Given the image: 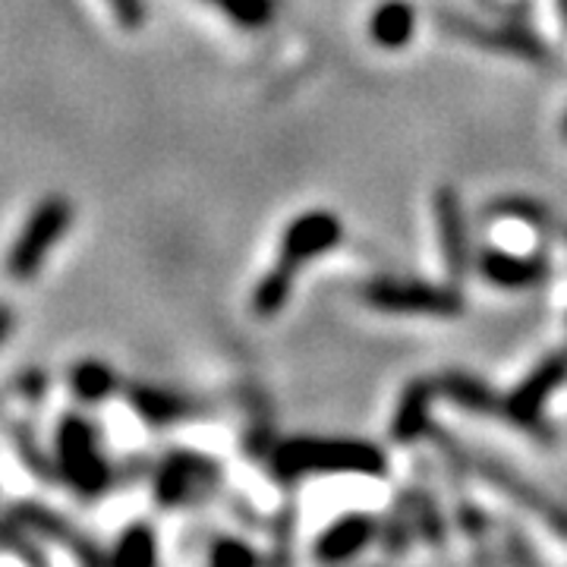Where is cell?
<instances>
[{"label": "cell", "mask_w": 567, "mask_h": 567, "mask_svg": "<svg viewBox=\"0 0 567 567\" xmlns=\"http://www.w3.org/2000/svg\"><path fill=\"white\" fill-rule=\"evenodd\" d=\"M51 451H54V464H58V480L80 502H99L102 495L111 492L117 470L107 461L99 429L92 425L89 416H82L76 410L61 413V420L54 425Z\"/></svg>", "instance_id": "1"}, {"label": "cell", "mask_w": 567, "mask_h": 567, "mask_svg": "<svg viewBox=\"0 0 567 567\" xmlns=\"http://www.w3.org/2000/svg\"><path fill=\"white\" fill-rule=\"evenodd\" d=\"M70 227H73V203L66 196H61V193L44 196L29 212V218L22 221L13 244L7 246L3 275L17 284L35 281L44 262H48V256L70 234Z\"/></svg>", "instance_id": "2"}, {"label": "cell", "mask_w": 567, "mask_h": 567, "mask_svg": "<svg viewBox=\"0 0 567 567\" xmlns=\"http://www.w3.org/2000/svg\"><path fill=\"white\" fill-rule=\"evenodd\" d=\"M275 466L287 480H297L306 473H363V476H382L385 473V454L365 442H312L297 439L278 447Z\"/></svg>", "instance_id": "3"}, {"label": "cell", "mask_w": 567, "mask_h": 567, "mask_svg": "<svg viewBox=\"0 0 567 567\" xmlns=\"http://www.w3.org/2000/svg\"><path fill=\"white\" fill-rule=\"evenodd\" d=\"M365 300L385 312H429V316H457L464 300L454 287H435L423 281H375L365 287Z\"/></svg>", "instance_id": "4"}, {"label": "cell", "mask_w": 567, "mask_h": 567, "mask_svg": "<svg viewBox=\"0 0 567 567\" xmlns=\"http://www.w3.org/2000/svg\"><path fill=\"white\" fill-rule=\"evenodd\" d=\"M341 237H344V224L338 221L331 212H306L293 224H287L281 237V252H278L275 265L297 275L303 262L341 244Z\"/></svg>", "instance_id": "5"}, {"label": "cell", "mask_w": 567, "mask_h": 567, "mask_svg": "<svg viewBox=\"0 0 567 567\" xmlns=\"http://www.w3.org/2000/svg\"><path fill=\"white\" fill-rule=\"evenodd\" d=\"M10 517L20 520L22 527L32 529L44 543H54V546L66 548L80 561H89V565L111 561V555H104L102 548L95 546L80 527H73L66 517H61L54 507L41 505V502H20V505L10 511Z\"/></svg>", "instance_id": "6"}, {"label": "cell", "mask_w": 567, "mask_h": 567, "mask_svg": "<svg viewBox=\"0 0 567 567\" xmlns=\"http://www.w3.org/2000/svg\"><path fill=\"white\" fill-rule=\"evenodd\" d=\"M567 379V350L561 353H551L546 363L539 365L536 372H529L527 382L517 388L507 401H502L498 410H505L507 420H514L524 429L533 432H546L543 425V404L548 401V394L561 385Z\"/></svg>", "instance_id": "7"}, {"label": "cell", "mask_w": 567, "mask_h": 567, "mask_svg": "<svg viewBox=\"0 0 567 567\" xmlns=\"http://www.w3.org/2000/svg\"><path fill=\"white\" fill-rule=\"evenodd\" d=\"M215 480H218V470L212 461H205L199 454L177 451L155 473V502L162 507L186 505V502L199 498L205 488H212Z\"/></svg>", "instance_id": "8"}, {"label": "cell", "mask_w": 567, "mask_h": 567, "mask_svg": "<svg viewBox=\"0 0 567 567\" xmlns=\"http://www.w3.org/2000/svg\"><path fill=\"white\" fill-rule=\"evenodd\" d=\"M435 221H439V237H442V252H445L451 278H461L470 268V244H466V221L457 193L451 186H442L435 193Z\"/></svg>", "instance_id": "9"}, {"label": "cell", "mask_w": 567, "mask_h": 567, "mask_svg": "<svg viewBox=\"0 0 567 567\" xmlns=\"http://www.w3.org/2000/svg\"><path fill=\"white\" fill-rule=\"evenodd\" d=\"M372 536H375L372 517L350 514V517L324 529L319 543H316V555H319V561H344V558H353L360 548L369 546Z\"/></svg>", "instance_id": "10"}, {"label": "cell", "mask_w": 567, "mask_h": 567, "mask_svg": "<svg viewBox=\"0 0 567 567\" xmlns=\"http://www.w3.org/2000/svg\"><path fill=\"white\" fill-rule=\"evenodd\" d=\"M126 401L136 410L142 423L148 425H171L186 420V413L193 410V404L181 398L177 391H167V388L155 385H130L126 391Z\"/></svg>", "instance_id": "11"}, {"label": "cell", "mask_w": 567, "mask_h": 567, "mask_svg": "<svg viewBox=\"0 0 567 567\" xmlns=\"http://www.w3.org/2000/svg\"><path fill=\"white\" fill-rule=\"evenodd\" d=\"M66 388H70V394L80 404L99 406L121 391V375L104 363V360L89 357V360L73 363V369L66 372Z\"/></svg>", "instance_id": "12"}, {"label": "cell", "mask_w": 567, "mask_h": 567, "mask_svg": "<svg viewBox=\"0 0 567 567\" xmlns=\"http://www.w3.org/2000/svg\"><path fill=\"white\" fill-rule=\"evenodd\" d=\"M480 271L498 287H529L539 278H546V262L533 256L505 252V249H486L480 256Z\"/></svg>", "instance_id": "13"}, {"label": "cell", "mask_w": 567, "mask_h": 567, "mask_svg": "<svg viewBox=\"0 0 567 567\" xmlns=\"http://www.w3.org/2000/svg\"><path fill=\"white\" fill-rule=\"evenodd\" d=\"M416 32V10L406 0H388L382 3L372 20H369V35L382 48H404Z\"/></svg>", "instance_id": "14"}, {"label": "cell", "mask_w": 567, "mask_h": 567, "mask_svg": "<svg viewBox=\"0 0 567 567\" xmlns=\"http://www.w3.org/2000/svg\"><path fill=\"white\" fill-rule=\"evenodd\" d=\"M7 435H10V442L17 447L22 466H25L35 480H41V483H61V480H58V464H54V451L39 447V439H35L32 425L10 423L7 425Z\"/></svg>", "instance_id": "15"}, {"label": "cell", "mask_w": 567, "mask_h": 567, "mask_svg": "<svg viewBox=\"0 0 567 567\" xmlns=\"http://www.w3.org/2000/svg\"><path fill=\"white\" fill-rule=\"evenodd\" d=\"M107 555L114 565H155L158 561V536L148 524H130Z\"/></svg>", "instance_id": "16"}, {"label": "cell", "mask_w": 567, "mask_h": 567, "mask_svg": "<svg viewBox=\"0 0 567 567\" xmlns=\"http://www.w3.org/2000/svg\"><path fill=\"white\" fill-rule=\"evenodd\" d=\"M429 385H410L406 388L404 401L398 406L394 416V439L398 442H410L416 435H423L425 423H429Z\"/></svg>", "instance_id": "17"}, {"label": "cell", "mask_w": 567, "mask_h": 567, "mask_svg": "<svg viewBox=\"0 0 567 567\" xmlns=\"http://www.w3.org/2000/svg\"><path fill=\"white\" fill-rule=\"evenodd\" d=\"M293 278H297V275H290L287 268L275 265L262 281H259L256 293H252V309H256V316H262V319L275 316V312L287 303V297H290V290H293Z\"/></svg>", "instance_id": "18"}, {"label": "cell", "mask_w": 567, "mask_h": 567, "mask_svg": "<svg viewBox=\"0 0 567 567\" xmlns=\"http://www.w3.org/2000/svg\"><path fill=\"white\" fill-rule=\"evenodd\" d=\"M208 3H218L230 20L246 29H259L275 20V0H208Z\"/></svg>", "instance_id": "19"}, {"label": "cell", "mask_w": 567, "mask_h": 567, "mask_svg": "<svg viewBox=\"0 0 567 567\" xmlns=\"http://www.w3.org/2000/svg\"><path fill=\"white\" fill-rule=\"evenodd\" d=\"M215 565H256L259 561V555L252 551V548H246L244 543H237V539H218L215 546H212V555H208Z\"/></svg>", "instance_id": "20"}, {"label": "cell", "mask_w": 567, "mask_h": 567, "mask_svg": "<svg viewBox=\"0 0 567 567\" xmlns=\"http://www.w3.org/2000/svg\"><path fill=\"white\" fill-rule=\"evenodd\" d=\"M111 17L121 22L123 29H140L145 20V3L142 0H107Z\"/></svg>", "instance_id": "21"}, {"label": "cell", "mask_w": 567, "mask_h": 567, "mask_svg": "<svg viewBox=\"0 0 567 567\" xmlns=\"http://www.w3.org/2000/svg\"><path fill=\"white\" fill-rule=\"evenodd\" d=\"M44 388H48V379H44V372H39V369H29L25 375H20V382H17V391H20L22 398H29L32 404L44 398Z\"/></svg>", "instance_id": "22"}, {"label": "cell", "mask_w": 567, "mask_h": 567, "mask_svg": "<svg viewBox=\"0 0 567 567\" xmlns=\"http://www.w3.org/2000/svg\"><path fill=\"white\" fill-rule=\"evenodd\" d=\"M17 331V309L0 300V347L7 344V338Z\"/></svg>", "instance_id": "23"}, {"label": "cell", "mask_w": 567, "mask_h": 567, "mask_svg": "<svg viewBox=\"0 0 567 567\" xmlns=\"http://www.w3.org/2000/svg\"><path fill=\"white\" fill-rule=\"evenodd\" d=\"M565 133H567V121H565Z\"/></svg>", "instance_id": "24"}]
</instances>
